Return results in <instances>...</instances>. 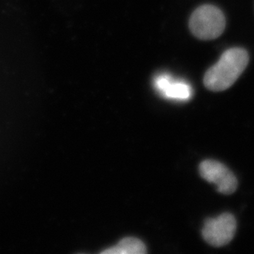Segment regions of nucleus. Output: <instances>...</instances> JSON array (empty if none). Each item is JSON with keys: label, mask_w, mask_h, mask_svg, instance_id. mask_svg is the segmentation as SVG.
Here are the masks:
<instances>
[{"label": "nucleus", "mask_w": 254, "mask_h": 254, "mask_svg": "<svg viewBox=\"0 0 254 254\" xmlns=\"http://www.w3.org/2000/svg\"><path fill=\"white\" fill-rule=\"evenodd\" d=\"M146 245L137 238H125L117 245L105 250L103 254H145Z\"/></svg>", "instance_id": "obj_6"}, {"label": "nucleus", "mask_w": 254, "mask_h": 254, "mask_svg": "<svg viewBox=\"0 0 254 254\" xmlns=\"http://www.w3.org/2000/svg\"><path fill=\"white\" fill-rule=\"evenodd\" d=\"M154 83L156 90L166 98L175 101H188L192 96V87L190 84L174 79L170 75L157 76Z\"/></svg>", "instance_id": "obj_5"}, {"label": "nucleus", "mask_w": 254, "mask_h": 254, "mask_svg": "<svg viewBox=\"0 0 254 254\" xmlns=\"http://www.w3.org/2000/svg\"><path fill=\"white\" fill-rule=\"evenodd\" d=\"M226 23V17L220 8L213 5H202L192 12L190 28L197 38L210 41L223 33Z\"/></svg>", "instance_id": "obj_2"}, {"label": "nucleus", "mask_w": 254, "mask_h": 254, "mask_svg": "<svg viewBox=\"0 0 254 254\" xmlns=\"http://www.w3.org/2000/svg\"><path fill=\"white\" fill-rule=\"evenodd\" d=\"M199 172L204 180L216 185L218 192L222 194H232L237 190L238 181L235 175L219 161H202L199 166Z\"/></svg>", "instance_id": "obj_4"}, {"label": "nucleus", "mask_w": 254, "mask_h": 254, "mask_svg": "<svg viewBox=\"0 0 254 254\" xmlns=\"http://www.w3.org/2000/svg\"><path fill=\"white\" fill-rule=\"evenodd\" d=\"M249 61V54L245 49L236 47L227 50L218 62L206 71L204 85L210 91H226L242 74Z\"/></svg>", "instance_id": "obj_1"}, {"label": "nucleus", "mask_w": 254, "mask_h": 254, "mask_svg": "<svg viewBox=\"0 0 254 254\" xmlns=\"http://www.w3.org/2000/svg\"><path fill=\"white\" fill-rule=\"evenodd\" d=\"M236 231V220L232 214L223 213L207 219L201 230L206 242L214 247H222L233 240Z\"/></svg>", "instance_id": "obj_3"}]
</instances>
